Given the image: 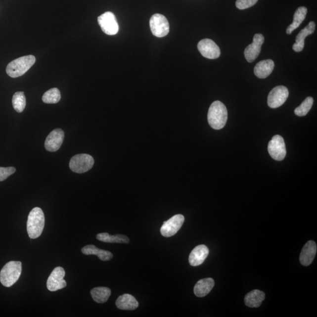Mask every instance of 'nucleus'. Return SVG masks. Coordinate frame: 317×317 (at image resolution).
<instances>
[{"label":"nucleus","instance_id":"dca6fc26","mask_svg":"<svg viewBox=\"0 0 317 317\" xmlns=\"http://www.w3.org/2000/svg\"><path fill=\"white\" fill-rule=\"evenodd\" d=\"M209 250L205 245L197 246L191 251L189 257V262L191 266L196 267L202 265L208 256Z\"/></svg>","mask_w":317,"mask_h":317},{"label":"nucleus","instance_id":"ddd939ff","mask_svg":"<svg viewBox=\"0 0 317 317\" xmlns=\"http://www.w3.org/2000/svg\"><path fill=\"white\" fill-rule=\"evenodd\" d=\"M197 48L201 54L206 58L214 59L218 58L221 55V49L212 40H201L197 45Z\"/></svg>","mask_w":317,"mask_h":317},{"label":"nucleus","instance_id":"7ed1b4c3","mask_svg":"<svg viewBox=\"0 0 317 317\" xmlns=\"http://www.w3.org/2000/svg\"><path fill=\"white\" fill-rule=\"evenodd\" d=\"M36 59L34 55H27L14 59L9 62L6 68V73L11 78L22 76L35 64Z\"/></svg>","mask_w":317,"mask_h":317},{"label":"nucleus","instance_id":"0eeeda50","mask_svg":"<svg viewBox=\"0 0 317 317\" xmlns=\"http://www.w3.org/2000/svg\"><path fill=\"white\" fill-rule=\"evenodd\" d=\"M98 24L103 32L109 36L118 33L119 26L115 15L112 12H106L98 18Z\"/></svg>","mask_w":317,"mask_h":317},{"label":"nucleus","instance_id":"4be33fe9","mask_svg":"<svg viewBox=\"0 0 317 317\" xmlns=\"http://www.w3.org/2000/svg\"><path fill=\"white\" fill-rule=\"evenodd\" d=\"M82 253L85 255H95L102 261H109L112 259V253L108 251L100 250L94 245H87L81 250Z\"/></svg>","mask_w":317,"mask_h":317},{"label":"nucleus","instance_id":"c756f323","mask_svg":"<svg viewBox=\"0 0 317 317\" xmlns=\"http://www.w3.org/2000/svg\"><path fill=\"white\" fill-rule=\"evenodd\" d=\"M16 171L14 167L2 168L0 167V181H4Z\"/></svg>","mask_w":317,"mask_h":317},{"label":"nucleus","instance_id":"9b49d317","mask_svg":"<svg viewBox=\"0 0 317 317\" xmlns=\"http://www.w3.org/2000/svg\"><path fill=\"white\" fill-rule=\"evenodd\" d=\"M184 218L183 215H177L173 216L168 221L163 223L161 228V233L163 237H170L174 236L183 225Z\"/></svg>","mask_w":317,"mask_h":317},{"label":"nucleus","instance_id":"9d476101","mask_svg":"<svg viewBox=\"0 0 317 317\" xmlns=\"http://www.w3.org/2000/svg\"><path fill=\"white\" fill-rule=\"evenodd\" d=\"M65 275L64 269L57 267L50 274L46 282V287L50 291H56L67 286V282L64 278Z\"/></svg>","mask_w":317,"mask_h":317},{"label":"nucleus","instance_id":"aec40b11","mask_svg":"<svg viewBox=\"0 0 317 317\" xmlns=\"http://www.w3.org/2000/svg\"><path fill=\"white\" fill-rule=\"evenodd\" d=\"M116 306L122 310H134L139 306V303L132 295L125 294L118 298L116 301Z\"/></svg>","mask_w":317,"mask_h":317},{"label":"nucleus","instance_id":"a211bd4d","mask_svg":"<svg viewBox=\"0 0 317 317\" xmlns=\"http://www.w3.org/2000/svg\"><path fill=\"white\" fill-rule=\"evenodd\" d=\"M274 68V62L272 59L260 61L254 69V73L260 79H265L272 73Z\"/></svg>","mask_w":317,"mask_h":317},{"label":"nucleus","instance_id":"f257e3e1","mask_svg":"<svg viewBox=\"0 0 317 317\" xmlns=\"http://www.w3.org/2000/svg\"><path fill=\"white\" fill-rule=\"evenodd\" d=\"M228 113L226 106L219 100L210 105L208 119L210 126L216 130L224 128L227 121Z\"/></svg>","mask_w":317,"mask_h":317},{"label":"nucleus","instance_id":"6ab92c4d","mask_svg":"<svg viewBox=\"0 0 317 317\" xmlns=\"http://www.w3.org/2000/svg\"><path fill=\"white\" fill-rule=\"evenodd\" d=\"M215 286V281L212 278L202 279L197 281L194 287V293L197 297H203L208 295Z\"/></svg>","mask_w":317,"mask_h":317},{"label":"nucleus","instance_id":"4468645a","mask_svg":"<svg viewBox=\"0 0 317 317\" xmlns=\"http://www.w3.org/2000/svg\"><path fill=\"white\" fill-rule=\"evenodd\" d=\"M64 139V133L61 129H56L47 136L45 147L49 152H56L60 148Z\"/></svg>","mask_w":317,"mask_h":317},{"label":"nucleus","instance_id":"412c9836","mask_svg":"<svg viewBox=\"0 0 317 317\" xmlns=\"http://www.w3.org/2000/svg\"><path fill=\"white\" fill-rule=\"evenodd\" d=\"M265 299V293L259 290H254L246 295L244 298V303L250 308H258Z\"/></svg>","mask_w":317,"mask_h":317},{"label":"nucleus","instance_id":"b1692460","mask_svg":"<svg viewBox=\"0 0 317 317\" xmlns=\"http://www.w3.org/2000/svg\"><path fill=\"white\" fill-rule=\"evenodd\" d=\"M91 294L95 302L102 304L108 301L111 294V290L108 287H95L91 291Z\"/></svg>","mask_w":317,"mask_h":317},{"label":"nucleus","instance_id":"6e6552de","mask_svg":"<svg viewBox=\"0 0 317 317\" xmlns=\"http://www.w3.org/2000/svg\"><path fill=\"white\" fill-rule=\"evenodd\" d=\"M268 150L272 159L275 161H282L287 153L283 137L278 135L273 137L269 143Z\"/></svg>","mask_w":317,"mask_h":317},{"label":"nucleus","instance_id":"20e7f679","mask_svg":"<svg viewBox=\"0 0 317 317\" xmlns=\"http://www.w3.org/2000/svg\"><path fill=\"white\" fill-rule=\"evenodd\" d=\"M21 272V262H9L3 267L0 272V282L4 287H10L18 280Z\"/></svg>","mask_w":317,"mask_h":317},{"label":"nucleus","instance_id":"393cba45","mask_svg":"<svg viewBox=\"0 0 317 317\" xmlns=\"http://www.w3.org/2000/svg\"><path fill=\"white\" fill-rule=\"evenodd\" d=\"M96 238L100 241L109 243H124L128 244L130 242L129 238L122 234H117L111 236L108 233H102L97 234Z\"/></svg>","mask_w":317,"mask_h":317},{"label":"nucleus","instance_id":"1a4fd4ad","mask_svg":"<svg viewBox=\"0 0 317 317\" xmlns=\"http://www.w3.org/2000/svg\"><path fill=\"white\" fill-rule=\"evenodd\" d=\"M289 92L287 87L277 86L273 89L269 93L268 104L271 108H277L283 105L286 101Z\"/></svg>","mask_w":317,"mask_h":317},{"label":"nucleus","instance_id":"2eb2a0df","mask_svg":"<svg viewBox=\"0 0 317 317\" xmlns=\"http://www.w3.org/2000/svg\"><path fill=\"white\" fill-rule=\"evenodd\" d=\"M317 250V244L314 241L310 240L304 245L300 256L301 265L304 266H310L315 258Z\"/></svg>","mask_w":317,"mask_h":317},{"label":"nucleus","instance_id":"f8f14e48","mask_svg":"<svg viewBox=\"0 0 317 317\" xmlns=\"http://www.w3.org/2000/svg\"><path fill=\"white\" fill-rule=\"evenodd\" d=\"M265 42V37L261 34H256L253 37V43L246 47L244 54L247 62H252L258 57Z\"/></svg>","mask_w":317,"mask_h":317},{"label":"nucleus","instance_id":"f03ea898","mask_svg":"<svg viewBox=\"0 0 317 317\" xmlns=\"http://www.w3.org/2000/svg\"><path fill=\"white\" fill-rule=\"evenodd\" d=\"M45 225V216L42 209L34 208L28 215L27 228L28 236L35 239L42 235Z\"/></svg>","mask_w":317,"mask_h":317},{"label":"nucleus","instance_id":"cd10ccee","mask_svg":"<svg viewBox=\"0 0 317 317\" xmlns=\"http://www.w3.org/2000/svg\"><path fill=\"white\" fill-rule=\"evenodd\" d=\"M313 103L314 99L312 97H307L299 107L295 109V114L299 116V117H304V116H306L308 114L310 109H312Z\"/></svg>","mask_w":317,"mask_h":317},{"label":"nucleus","instance_id":"423d86ee","mask_svg":"<svg viewBox=\"0 0 317 317\" xmlns=\"http://www.w3.org/2000/svg\"><path fill=\"white\" fill-rule=\"evenodd\" d=\"M150 27L153 36L163 37L169 33V24L164 15L155 14L150 18Z\"/></svg>","mask_w":317,"mask_h":317},{"label":"nucleus","instance_id":"f3484780","mask_svg":"<svg viewBox=\"0 0 317 317\" xmlns=\"http://www.w3.org/2000/svg\"><path fill=\"white\" fill-rule=\"evenodd\" d=\"M315 29L316 24L315 22L311 21L305 28L301 30L296 37V43L293 46L294 51L301 52L303 51L304 45H305L304 40L307 36L315 33Z\"/></svg>","mask_w":317,"mask_h":317},{"label":"nucleus","instance_id":"c85d7f7f","mask_svg":"<svg viewBox=\"0 0 317 317\" xmlns=\"http://www.w3.org/2000/svg\"><path fill=\"white\" fill-rule=\"evenodd\" d=\"M258 0H237L236 5L237 8L244 9L252 7Z\"/></svg>","mask_w":317,"mask_h":317},{"label":"nucleus","instance_id":"5701e85b","mask_svg":"<svg viewBox=\"0 0 317 317\" xmlns=\"http://www.w3.org/2000/svg\"><path fill=\"white\" fill-rule=\"evenodd\" d=\"M307 13V8L305 7H300L298 8L294 15L293 23L290 25V26L287 28L286 33L291 34L293 31L299 28L305 20Z\"/></svg>","mask_w":317,"mask_h":317},{"label":"nucleus","instance_id":"a878e982","mask_svg":"<svg viewBox=\"0 0 317 317\" xmlns=\"http://www.w3.org/2000/svg\"><path fill=\"white\" fill-rule=\"evenodd\" d=\"M12 106L18 113L23 112L26 106V98L23 92H17L14 93L12 100Z\"/></svg>","mask_w":317,"mask_h":317},{"label":"nucleus","instance_id":"bb28decb","mask_svg":"<svg viewBox=\"0 0 317 317\" xmlns=\"http://www.w3.org/2000/svg\"><path fill=\"white\" fill-rule=\"evenodd\" d=\"M60 99V91L56 88L47 91L43 96V101L45 103H56Z\"/></svg>","mask_w":317,"mask_h":317},{"label":"nucleus","instance_id":"39448f33","mask_svg":"<svg viewBox=\"0 0 317 317\" xmlns=\"http://www.w3.org/2000/svg\"><path fill=\"white\" fill-rule=\"evenodd\" d=\"M94 159L88 154H78L71 158L70 162L71 170L77 174H83L92 169Z\"/></svg>","mask_w":317,"mask_h":317}]
</instances>
